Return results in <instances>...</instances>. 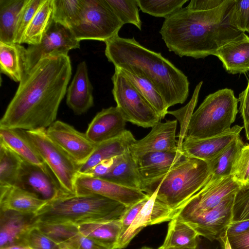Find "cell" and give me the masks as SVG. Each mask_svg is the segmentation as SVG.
Wrapping results in <instances>:
<instances>
[{"label": "cell", "instance_id": "cell-1", "mask_svg": "<svg viewBox=\"0 0 249 249\" xmlns=\"http://www.w3.org/2000/svg\"><path fill=\"white\" fill-rule=\"evenodd\" d=\"M72 73L70 57L42 58L27 71L0 121V127L34 130L55 121Z\"/></svg>", "mask_w": 249, "mask_h": 249}, {"label": "cell", "instance_id": "cell-2", "mask_svg": "<svg viewBox=\"0 0 249 249\" xmlns=\"http://www.w3.org/2000/svg\"><path fill=\"white\" fill-rule=\"evenodd\" d=\"M235 0H192L163 22L160 30L170 52L204 58L243 32L231 22Z\"/></svg>", "mask_w": 249, "mask_h": 249}, {"label": "cell", "instance_id": "cell-3", "mask_svg": "<svg viewBox=\"0 0 249 249\" xmlns=\"http://www.w3.org/2000/svg\"><path fill=\"white\" fill-rule=\"evenodd\" d=\"M105 44L108 61L115 67L131 71L150 81L168 108L186 101L190 85L187 76L160 53L148 49L134 37L119 35Z\"/></svg>", "mask_w": 249, "mask_h": 249}, {"label": "cell", "instance_id": "cell-4", "mask_svg": "<svg viewBox=\"0 0 249 249\" xmlns=\"http://www.w3.org/2000/svg\"><path fill=\"white\" fill-rule=\"evenodd\" d=\"M126 207L96 194L72 195L47 203L36 213V221L52 224H79L120 219Z\"/></svg>", "mask_w": 249, "mask_h": 249}, {"label": "cell", "instance_id": "cell-5", "mask_svg": "<svg viewBox=\"0 0 249 249\" xmlns=\"http://www.w3.org/2000/svg\"><path fill=\"white\" fill-rule=\"evenodd\" d=\"M211 176L205 161L186 157L160 179L145 186L143 192L156 197L175 212L201 189Z\"/></svg>", "mask_w": 249, "mask_h": 249}, {"label": "cell", "instance_id": "cell-6", "mask_svg": "<svg viewBox=\"0 0 249 249\" xmlns=\"http://www.w3.org/2000/svg\"><path fill=\"white\" fill-rule=\"evenodd\" d=\"M238 103L233 91L228 88L209 94L187 116L183 139L206 138L228 130L235 121Z\"/></svg>", "mask_w": 249, "mask_h": 249}, {"label": "cell", "instance_id": "cell-7", "mask_svg": "<svg viewBox=\"0 0 249 249\" xmlns=\"http://www.w3.org/2000/svg\"><path fill=\"white\" fill-rule=\"evenodd\" d=\"M24 132L62 187L76 195L75 182L81 165L48 136L46 129L24 130Z\"/></svg>", "mask_w": 249, "mask_h": 249}, {"label": "cell", "instance_id": "cell-8", "mask_svg": "<svg viewBox=\"0 0 249 249\" xmlns=\"http://www.w3.org/2000/svg\"><path fill=\"white\" fill-rule=\"evenodd\" d=\"M123 25L106 0H84L80 19L70 30L79 41L105 42L118 36Z\"/></svg>", "mask_w": 249, "mask_h": 249}, {"label": "cell", "instance_id": "cell-9", "mask_svg": "<svg viewBox=\"0 0 249 249\" xmlns=\"http://www.w3.org/2000/svg\"><path fill=\"white\" fill-rule=\"evenodd\" d=\"M111 80L114 99L126 122L144 128L160 122V117L120 68L115 67Z\"/></svg>", "mask_w": 249, "mask_h": 249}, {"label": "cell", "instance_id": "cell-10", "mask_svg": "<svg viewBox=\"0 0 249 249\" xmlns=\"http://www.w3.org/2000/svg\"><path fill=\"white\" fill-rule=\"evenodd\" d=\"M241 184L231 175L216 178L211 175L206 184L175 212L174 218L185 219L208 211L235 194Z\"/></svg>", "mask_w": 249, "mask_h": 249}, {"label": "cell", "instance_id": "cell-11", "mask_svg": "<svg viewBox=\"0 0 249 249\" xmlns=\"http://www.w3.org/2000/svg\"><path fill=\"white\" fill-rule=\"evenodd\" d=\"M17 186L48 203L73 195L62 187L47 164L39 166L24 160Z\"/></svg>", "mask_w": 249, "mask_h": 249}, {"label": "cell", "instance_id": "cell-12", "mask_svg": "<svg viewBox=\"0 0 249 249\" xmlns=\"http://www.w3.org/2000/svg\"><path fill=\"white\" fill-rule=\"evenodd\" d=\"M80 48V41L71 30L53 21L41 42L26 49V71L33 68L42 58L48 56L68 55L69 51Z\"/></svg>", "mask_w": 249, "mask_h": 249}, {"label": "cell", "instance_id": "cell-13", "mask_svg": "<svg viewBox=\"0 0 249 249\" xmlns=\"http://www.w3.org/2000/svg\"><path fill=\"white\" fill-rule=\"evenodd\" d=\"M235 194L229 196L208 211L196 216L179 219L190 226L199 236L211 241L218 240L226 233L232 222Z\"/></svg>", "mask_w": 249, "mask_h": 249}, {"label": "cell", "instance_id": "cell-14", "mask_svg": "<svg viewBox=\"0 0 249 249\" xmlns=\"http://www.w3.org/2000/svg\"><path fill=\"white\" fill-rule=\"evenodd\" d=\"M75 195L96 194L119 202L128 207L145 198L148 195L98 178L79 174L75 182Z\"/></svg>", "mask_w": 249, "mask_h": 249}, {"label": "cell", "instance_id": "cell-15", "mask_svg": "<svg viewBox=\"0 0 249 249\" xmlns=\"http://www.w3.org/2000/svg\"><path fill=\"white\" fill-rule=\"evenodd\" d=\"M46 132L53 141L81 165L87 160L97 145L86 133L59 120L55 121L46 129Z\"/></svg>", "mask_w": 249, "mask_h": 249}, {"label": "cell", "instance_id": "cell-16", "mask_svg": "<svg viewBox=\"0 0 249 249\" xmlns=\"http://www.w3.org/2000/svg\"><path fill=\"white\" fill-rule=\"evenodd\" d=\"M177 120H166L154 125L144 138L136 140L129 150L136 158L152 152H177L179 144L176 140Z\"/></svg>", "mask_w": 249, "mask_h": 249}, {"label": "cell", "instance_id": "cell-17", "mask_svg": "<svg viewBox=\"0 0 249 249\" xmlns=\"http://www.w3.org/2000/svg\"><path fill=\"white\" fill-rule=\"evenodd\" d=\"M243 128V126L235 125L228 130L214 136L203 139L184 138L178 147L185 156L207 161L240 137Z\"/></svg>", "mask_w": 249, "mask_h": 249}, {"label": "cell", "instance_id": "cell-18", "mask_svg": "<svg viewBox=\"0 0 249 249\" xmlns=\"http://www.w3.org/2000/svg\"><path fill=\"white\" fill-rule=\"evenodd\" d=\"M173 218V210L159 200L154 193L128 229L120 236L116 249L126 248L133 238L145 227L170 221Z\"/></svg>", "mask_w": 249, "mask_h": 249}, {"label": "cell", "instance_id": "cell-19", "mask_svg": "<svg viewBox=\"0 0 249 249\" xmlns=\"http://www.w3.org/2000/svg\"><path fill=\"white\" fill-rule=\"evenodd\" d=\"M36 222V213L0 209V249L26 245V236Z\"/></svg>", "mask_w": 249, "mask_h": 249}, {"label": "cell", "instance_id": "cell-20", "mask_svg": "<svg viewBox=\"0 0 249 249\" xmlns=\"http://www.w3.org/2000/svg\"><path fill=\"white\" fill-rule=\"evenodd\" d=\"M126 122L117 106L110 107L96 114L85 133L90 141L98 144L121 136L126 130Z\"/></svg>", "mask_w": 249, "mask_h": 249}, {"label": "cell", "instance_id": "cell-21", "mask_svg": "<svg viewBox=\"0 0 249 249\" xmlns=\"http://www.w3.org/2000/svg\"><path fill=\"white\" fill-rule=\"evenodd\" d=\"M184 157L179 150L177 152H149L135 158L143 181V189L165 176Z\"/></svg>", "mask_w": 249, "mask_h": 249}, {"label": "cell", "instance_id": "cell-22", "mask_svg": "<svg viewBox=\"0 0 249 249\" xmlns=\"http://www.w3.org/2000/svg\"><path fill=\"white\" fill-rule=\"evenodd\" d=\"M92 92L86 63L81 62L67 90V105L75 114H83L94 105Z\"/></svg>", "mask_w": 249, "mask_h": 249}, {"label": "cell", "instance_id": "cell-23", "mask_svg": "<svg viewBox=\"0 0 249 249\" xmlns=\"http://www.w3.org/2000/svg\"><path fill=\"white\" fill-rule=\"evenodd\" d=\"M215 56L229 73H245L249 71V36L245 33L220 48Z\"/></svg>", "mask_w": 249, "mask_h": 249}, {"label": "cell", "instance_id": "cell-24", "mask_svg": "<svg viewBox=\"0 0 249 249\" xmlns=\"http://www.w3.org/2000/svg\"><path fill=\"white\" fill-rule=\"evenodd\" d=\"M48 202L17 186H0V209L36 213Z\"/></svg>", "mask_w": 249, "mask_h": 249}, {"label": "cell", "instance_id": "cell-25", "mask_svg": "<svg viewBox=\"0 0 249 249\" xmlns=\"http://www.w3.org/2000/svg\"><path fill=\"white\" fill-rule=\"evenodd\" d=\"M136 141L127 130L119 137L98 144L87 160L81 165L79 174H85L101 161L123 155Z\"/></svg>", "mask_w": 249, "mask_h": 249}, {"label": "cell", "instance_id": "cell-26", "mask_svg": "<svg viewBox=\"0 0 249 249\" xmlns=\"http://www.w3.org/2000/svg\"><path fill=\"white\" fill-rule=\"evenodd\" d=\"M81 234L108 249H116L121 235L119 219L93 221L77 225Z\"/></svg>", "mask_w": 249, "mask_h": 249}, {"label": "cell", "instance_id": "cell-27", "mask_svg": "<svg viewBox=\"0 0 249 249\" xmlns=\"http://www.w3.org/2000/svg\"><path fill=\"white\" fill-rule=\"evenodd\" d=\"M0 72L20 82L26 71V49L18 43L0 42Z\"/></svg>", "mask_w": 249, "mask_h": 249}, {"label": "cell", "instance_id": "cell-28", "mask_svg": "<svg viewBox=\"0 0 249 249\" xmlns=\"http://www.w3.org/2000/svg\"><path fill=\"white\" fill-rule=\"evenodd\" d=\"M101 178L142 192L143 184L137 160L129 150L121 155L112 170Z\"/></svg>", "mask_w": 249, "mask_h": 249}, {"label": "cell", "instance_id": "cell-29", "mask_svg": "<svg viewBox=\"0 0 249 249\" xmlns=\"http://www.w3.org/2000/svg\"><path fill=\"white\" fill-rule=\"evenodd\" d=\"M0 141L23 160L39 166L46 165L26 136L24 130L0 127Z\"/></svg>", "mask_w": 249, "mask_h": 249}, {"label": "cell", "instance_id": "cell-30", "mask_svg": "<svg viewBox=\"0 0 249 249\" xmlns=\"http://www.w3.org/2000/svg\"><path fill=\"white\" fill-rule=\"evenodd\" d=\"M199 236L188 224L178 217H175L169 221L165 239L160 247L196 249L199 243Z\"/></svg>", "mask_w": 249, "mask_h": 249}, {"label": "cell", "instance_id": "cell-31", "mask_svg": "<svg viewBox=\"0 0 249 249\" xmlns=\"http://www.w3.org/2000/svg\"><path fill=\"white\" fill-rule=\"evenodd\" d=\"M53 0H44L24 34L22 43L39 44L53 21Z\"/></svg>", "mask_w": 249, "mask_h": 249}, {"label": "cell", "instance_id": "cell-32", "mask_svg": "<svg viewBox=\"0 0 249 249\" xmlns=\"http://www.w3.org/2000/svg\"><path fill=\"white\" fill-rule=\"evenodd\" d=\"M120 69L142 96L154 108L161 119H164L168 113V108L155 86L140 74L128 70Z\"/></svg>", "mask_w": 249, "mask_h": 249}, {"label": "cell", "instance_id": "cell-33", "mask_svg": "<svg viewBox=\"0 0 249 249\" xmlns=\"http://www.w3.org/2000/svg\"><path fill=\"white\" fill-rule=\"evenodd\" d=\"M26 0H0V42L14 43L19 14Z\"/></svg>", "mask_w": 249, "mask_h": 249}, {"label": "cell", "instance_id": "cell-34", "mask_svg": "<svg viewBox=\"0 0 249 249\" xmlns=\"http://www.w3.org/2000/svg\"><path fill=\"white\" fill-rule=\"evenodd\" d=\"M23 160L0 141V186H17Z\"/></svg>", "mask_w": 249, "mask_h": 249}, {"label": "cell", "instance_id": "cell-35", "mask_svg": "<svg viewBox=\"0 0 249 249\" xmlns=\"http://www.w3.org/2000/svg\"><path fill=\"white\" fill-rule=\"evenodd\" d=\"M240 137L213 159L207 161L211 175L221 178L231 175L232 167L244 145Z\"/></svg>", "mask_w": 249, "mask_h": 249}, {"label": "cell", "instance_id": "cell-36", "mask_svg": "<svg viewBox=\"0 0 249 249\" xmlns=\"http://www.w3.org/2000/svg\"><path fill=\"white\" fill-rule=\"evenodd\" d=\"M84 0H53V21L71 29L78 22Z\"/></svg>", "mask_w": 249, "mask_h": 249}, {"label": "cell", "instance_id": "cell-37", "mask_svg": "<svg viewBox=\"0 0 249 249\" xmlns=\"http://www.w3.org/2000/svg\"><path fill=\"white\" fill-rule=\"evenodd\" d=\"M188 0H137L138 7L144 13L165 18L182 8Z\"/></svg>", "mask_w": 249, "mask_h": 249}, {"label": "cell", "instance_id": "cell-38", "mask_svg": "<svg viewBox=\"0 0 249 249\" xmlns=\"http://www.w3.org/2000/svg\"><path fill=\"white\" fill-rule=\"evenodd\" d=\"M114 13L124 24H132L140 30V19L137 0H106Z\"/></svg>", "mask_w": 249, "mask_h": 249}, {"label": "cell", "instance_id": "cell-39", "mask_svg": "<svg viewBox=\"0 0 249 249\" xmlns=\"http://www.w3.org/2000/svg\"><path fill=\"white\" fill-rule=\"evenodd\" d=\"M36 226L54 242L65 245L79 231L76 225L72 224H52L36 221Z\"/></svg>", "mask_w": 249, "mask_h": 249}, {"label": "cell", "instance_id": "cell-40", "mask_svg": "<svg viewBox=\"0 0 249 249\" xmlns=\"http://www.w3.org/2000/svg\"><path fill=\"white\" fill-rule=\"evenodd\" d=\"M44 0H26L17 20L14 43L21 44L25 31Z\"/></svg>", "mask_w": 249, "mask_h": 249}, {"label": "cell", "instance_id": "cell-41", "mask_svg": "<svg viewBox=\"0 0 249 249\" xmlns=\"http://www.w3.org/2000/svg\"><path fill=\"white\" fill-rule=\"evenodd\" d=\"M248 220H249V180L241 183L235 194L232 222Z\"/></svg>", "mask_w": 249, "mask_h": 249}, {"label": "cell", "instance_id": "cell-42", "mask_svg": "<svg viewBox=\"0 0 249 249\" xmlns=\"http://www.w3.org/2000/svg\"><path fill=\"white\" fill-rule=\"evenodd\" d=\"M25 243L31 249H60V245L49 238L36 225L28 232Z\"/></svg>", "mask_w": 249, "mask_h": 249}, {"label": "cell", "instance_id": "cell-43", "mask_svg": "<svg viewBox=\"0 0 249 249\" xmlns=\"http://www.w3.org/2000/svg\"><path fill=\"white\" fill-rule=\"evenodd\" d=\"M231 20L239 31L249 33V0H234Z\"/></svg>", "mask_w": 249, "mask_h": 249}, {"label": "cell", "instance_id": "cell-44", "mask_svg": "<svg viewBox=\"0 0 249 249\" xmlns=\"http://www.w3.org/2000/svg\"><path fill=\"white\" fill-rule=\"evenodd\" d=\"M231 175L243 183L249 178V143L244 144L232 167Z\"/></svg>", "mask_w": 249, "mask_h": 249}, {"label": "cell", "instance_id": "cell-45", "mask_svg": "<svg viewBox=\"0 0 249 249\" xmlns=\"http://www.w3.org/2000/svg\"><path fill=\"white\" fill-rule=\"evenodd\" d=\"M150 196L143 199L130 207H126L120 218L121 223V235H122L131 225L141 209L146 203Z\"/></svg>", "mask_w": 249, "mask_h": 249}, {"label": "cell", "instance_id": "cell-46", "mask_svg": "<svg viewBox=\"0 0 249 249\" xmlns=\"http://www.w3.org/2000/svg\"><path fill=\"white\" fill-rule=\"evenodd\" d=\"M238 99L246 138L249 140V81L247 88L239 94Z\"/></svg>", "mask_w": 249, "mask_h": 249}, {"label": "cell", "instance_id": "cell-47", "mask_svg": "<svg viewBox=\"0 0 249 249\" xmlns=\"http://www.w3.org/2000/svg\"><path fill=\"white\" fill-rule=\"evenodd\" d=\"M65 245L71 249H108L84 236L80 232Z\"/></svg>", "mask_w": 249, "mask_h": 249}, {"label": "cell", "instance_id": "cell-48", "mask_svg": "<svg viewBox=\"0 0 249 249\" xmlns=\"http://www.w3.org/2000/svg\"><path fill=\"white\" fill-rule=\"evenodd\" d=\"M121 156L103 160L86 174L82 175L102 178L112 170L119 160Z\"/></svg>", "mask_w": 249, "mask_h": 249}, {"label": "cell", "instance_id": "cell-49", "mask_svg": "<svg viewBox=\"0 0 249 249\" xmlns=\"http://www.w3.org/2000/svg\"><path fill=\"white\" fill-rule=\"evenodd\" d=\"M231 249H249V229L234 235L227 236Z\"/></svg>", "mask_w": 249, "mask_h": 249}, {"label": "cell", "instance_id": "cell-50", "mask_svg": "<svg viewBox=\"0 0 249 249\" xmlns=\"http://www.w3.org/2000/svg\"><path fill=\"white\" fill-rule=\"evenodd\" d=\"M249 229V220L233 222L226 231L227 236L234 235L241 233Z\"/></svg>", "mask_w": 249, "mask_h": 249}, {"label": "cell", "instance_id": "cell-51", "mask_svg": "<svg viewBox=\"0 0 249 249\" xmlns=\"http://www.w3.org/2000/svg\"><path fill=\"white\" fill-rule=\"evenodd\" d=\"M218 240L220 243L222 249H231L228 242L226 232L223 234Z\"/></svg>", "mask_w": 249, "mask_h": 249}, {"label": "cell", "instance_id": "cell-52", "mask_svg": "<svg viewBox=\"0 0 249 249\" xmlns=\"http://www.w3.org/2000/svg\"><path fill=\"white\" fill-rule=\"evenodd\" d=\"M1 249H31L29 247L26 245H13L9 247H7Z\"/></svg>", "mask_w": 249, "mask_h": 249}, {"label": "cell", "instance_id": "cell-53", "mask_svg": "<svg viewBox=\"0 0 249 249\" xmlns=\"http://www.w3.org/2000/svg\"><path fill=\"white\" fill-rule=\"evenodd\" d=\"M157 249H197V248L196 249L185 248H166V249H162V248L159 247Z\"/></svg>", "mask_w": 249, "mask_h": 249}, {"label": "cell", "instance_id": "cell-54", "mask_svg": "<svg viewBox=\"0 0 249 249\" xmlns=\"http://www.w3.org/2000/svg\"><path fill=\"white\" fill-rule=\"evenodd\" d=\"M197 249H207L205 247H204L203 246L200 245L198 243Z\"/></svg>", "mask_w": 249, "mask_h": 249}, {"label": "cell", "instance_id": "cell-55", "mask_svg": "<svg viewBox=\"0 0 249 249\" xmlns=\"http://www.w3.org/2000/svg\"><path fill=\"white\" fill-rule=\"evenodd\" d=\"M139 249H154L150 248V247L144 246V247H142Z\"/></svg>", "mask_w": 249, "mask_h": 249}, {"label": "cell", "instance_id": "cell-56", "mask_svg": "<svg viewBox=\"0 0 249 249\" xmlns=\"http://www.w3.org/2000/svg\"><path fill=\"white\" fill-rule=\"evenodd\" d=\"M60 249H70V248H69L68 247H67L64 245H63L62 247H61V248Z\"/></svg>", "mask_w": 249, "mask_h": 249}, {"label": "cell", "instance_id": "cell-57", "mask_svg": "<svg viewBox=\"0 0 249 249\" xmlns=\"http://www.w3.org/2000/svg\"><path fill=\"white\" fill-rule=\"evenodd\" d=\"M248 180H249V179H248Z\"/></svg>", "mask_w": 249, "mask_h": 249}]
</instances>
